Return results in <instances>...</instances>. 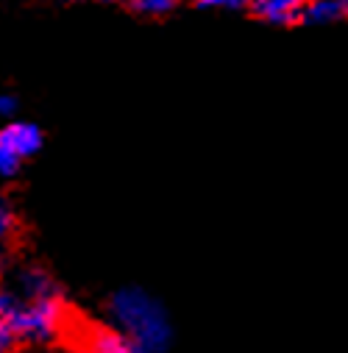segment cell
I'll return each mask as SVG.
<instances>
[{"mask_svg":"<svg viewBox=\"0 0 348 353\" xmlns=\"http://www.w3.org/2000/svg\"><path fill=\"white\" fill-rule=\"evenodd\" d=\"M14 345H17V334H14L12 323H9V317L0 312V353H12Z\"/></svg>","mask_w":348,"mask_h":353,"instance_id":"obj_10","label":"cell"},{"mask_svg":"<svg viewBox=\"0 0 348 353\" xmlns=\"http://www.w3.org/2000/svg\"><path fill=\"white\" fill-rule=\"evenodd\" d=\"M0 312H3L17 334V339L48 342L61 334L67 323V309L59 292L45 298H20L17 292H0Z\"/></svg>","mask_w":348,"mask_h":353,"instance_id":"obj_2","label":"cell"},{"mask_svg":"<svg viewBox=\"0 0 348 353\" xmlns=\"http://www.w3.org/2000/svg\"><path fill=\"white\" fill-rule=\"evenodd\" d=\"M14 234H17V212L3 195H0V248L6 242H12Z\"/></svg>","mask_w":348,"mask_h":353,"instance_id":"obj_9","label":"cell"},{"mask_svg":"<svg viewBox=\"0 0 348 353\" xmlns=\"http://www.w3.org/2000/svg\"><path fill=\"white\" fill-rule=\"evenodd\" d=\"M251 12L271 26H293L301 20L307 0H248Z\"/></svg>","mask_w":348,"mask_h":353,"instance_id":"obj_4","label":"cell"},{"mask_svg":"<svg viewBox=\"0 0 348 353\" xmlns=\"http://www.w3.org/2000/svg\"><path fill=\"white\" fill-rule=\"evenodd\" d=\"M182 0H128V6L139 14H148V17H162V14H170L173 9H179Z\"/></svg>","mask_w":348,"mask_h":353,"instance_id":"obj_8","label":"cell"},{"mask_svg":"<svg viewBox=\"0 0 348 353\" xmlns=\"http://www.w3.org/2000/svg\"><path fill=\"white\" fill-rule=\"evenodd\" d=\"M0 279H3V253H0Z\"/></svg>","mask_w":348,"mask_h":353,"instance_id":"obj_14","label":"cell"},{"mask_svg":"<svg viewBox=\"0 0 348 353\" xmlns=\"http://www.w3.org/2000/svg\"><path fill=\"white\" fill-rule=\"evenodd\" d=\"M17 112V98L9 92H0V117H12Z\"/></svg>","mask_w":348,"mask_h":353,"instance_id":"obj_13","label":"cell"},{"mask_svg":"<svg viewBox=\"0 0 348 353\" xmlns=\"http://www.w3.org/2000/svg\"><path fill=\"white\" fill-rule=\"evenodd\" d=\"M84 353H142L131 339L109 328H93L90 336L84 339Z\"/></svg>","mask_w":348,"mask_h":353,"instance_id":"obj_5","label":"cell"},{"mask_svg":"<svg viewBox=\"0 0 348 353\" xmlns=\"http://www.w3.org/2000/svg\"><path fill=\"white\" fill-rule=\"evenodd\" d=\"M17 167H20V161L3 145H0V179H9V175H14Z\"/></svg>","mask_w":348,"mask_h":353,"instance_id":"obj_11","label":"cell"},{"mask_svg":"<svg viewBox=\"0 0 348 353\" xmlns=\"http://www.w3.org/2000/svg\"><path fill=\"white\" fill-rule=\"evenodd\" d=\"M0 145H3L17 161L34 156L39 148H42V131L34 125V123H9L0 128Z\"/></svg>","mask_w":348,"mask_h":353,"instance_id":"obj_3","label":"cell"},{"mask_svg":"<svg viewBox=\"0 0 348 353\" xmlns=\"http://www.w3.org/2000/svg\"><path fill=\"white\" fill-rule=\"evenodd\" d=\"M195 6H201V9H242V6H248V0H195Z\"/></svg>","mask_w":348,"mask_h":353,"instance_id":"obj_12","label":"cell"},{"mask_svg":"<svg viewBox=\"0 0 348 353\" xmlns=\"http://www.w3.org/2000/svg\"><path fill=\"white\" fill-rule=\"evenodd\" d=\"M112 320L117 331L131 339L142 353H162L170 339V317L164 306L139 287H126L112 298Z\"/></svg>","mask_w":348,"mask_h":353,"instance_id":"obj_1","label":"cell"},{"mask_svg":"<svg viewBox=\"0 0 348 353\" xmlns=\"http://www.w3.org/2000/svg\"><path fill=\"white\" fill-rule=\"evenodd\" d=\"M345 17V0H307L301 20L312 26H331Z\"/></svg>","mask_w":348,"mask_h":353,"instance_id":"obj_6","label":"cell"},{"mask_svg":"<svg viewBox=\"0 0 348 353\" xmlns=\"http://www.w3.org/2000/svg\"><path fill=\"white\" fill-rule=\"evenodd\" d=\"M53 292H59L56 290V284L50 281V276L45 273V270H39V268H26L23 273H20V279H17V295L20 298H45V295H53Z\"/></svg>","mask_w":348,"mask_h":353,"instance_id":"obj_7","label":"cell"}]
</instances>
